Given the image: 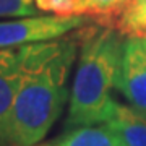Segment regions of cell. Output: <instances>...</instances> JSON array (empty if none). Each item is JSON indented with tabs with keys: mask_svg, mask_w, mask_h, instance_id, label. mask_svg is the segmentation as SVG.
<instances>
[{
	"mask_svg": "<svg viewBox=\"0 0 146 146\" xmlns=\"http://www.w3.org/2000/svg\"><path fill=\"white\" fill-rule=\"evenodd\" d=\"M81 29L26 46L25 75L13 109V146H36L63 114L70 99L68 80L78 58Z\"/></svg>",
	"mask_w": 146,
	"mask_h": 146,
	"instance_id": "1",
	"label": "cell"
},
{
	"mask_svg": "<svg viewBox=\"0 0 146 146\" xmlns=\"http://www.w3.org/2000/svg\"><path fill=\"white\" fill-rule=\"evenodd\" d=\"M106 125L122 146H146V117L128 104L117 101Z\"/></svg>",
	"mask_w": 146,
	"mask_h": 146,
	"instance_id": "6",
	"label": "cell"
},
{
	"mask_svg": "<svg viewBox=\"0 0 146 146\" xmlns=\"http://www.w3.org/2000/svg\"><path fill=\"white\" fill-rule=\"evenodd\" d=\"M114 28L125 37H146V0H131Z\"/></svg>",
	"mask_w": 146,
	"mask_h": 146,
	"instance_id": "9",
	"label": "cell"
},
{
	"mask_svg": "<svg viewBox=\"0 0 146 146\" xmlns=\"http://www.w3.org/2000/svg\"><path fill=\"white\" fill-rule=\"evenodd\" d=\"M131 0H76V15L89 16L99 25L114 26Z\"/></svg>",
	"mask_w": 146,
	"mask_h": 146,
	"instance_id": "8",
	"label": "cell"
},
{
	"mask_svg": "<svg viewBox=\"0 0 146 146\" xmlns=\"http://www.w3.org/2000/svg\"><path fill=\"white\" fill-rule=\"evenodd\" d=\"M46 146H122V143L114 131L102 123L72 128L68 133Z\"/></svg>",
	"mask_w": 146,
	"mask_h": 146,
	"instance_id": "7",
	"label": "cell"
},
{
	"mask_svg": "<svg viewBox=\"0 0 146 146\" xmlns=\"http://www.w3.org/2000/svg\"><path fill=\"white\" fill-rule=\"evenodd\" d=\"M125 36L114 26L89 25L81 29L75 76L65 125L68 130L102 125L117 101L112 96Z\"/></svg>",
	"mask_w": 146,
	"mask_h": 146,
	"instance_id": "2",
	"label": "cell"
},
{
	"mask_svg": "<svg viewBox=\"0 0 146 146\" xmlns=\"http://www.w3.org/2000/svg\"><path fill=\"white\" fill-rule=\"evenodd\" d=\"M41 15L34 0H0V20Z\"/></svg>",
	"mask_w": 146,
	"mask_h": 146,
	"instance_id": "10",
	"label": "cell"
},
{
	"mask_svg": "<svg viewBox=\"0 0 146 146\" xmlns=\"http://www.w3.org/2000/svg\"><path fill=\"white\" fill-rule=\"evenodd\" d=\"M115 91L146 117V37H125Z\"/></svg>",
	"mask_w": 146,
	"mask_h": 146,
	"instance_id": "4",
	"label": "cell"
},
{
	"mask_svg": "<svg viewBox=\"0 0 146 146\" xmlns=\"http://www.w3.org/2000/svg\"><path fill=\"white\" fill-rule=\"evenodd\" d=\"M25 62L26 46L0 49V146H13V109L25 75Z\"/></svg>",
	"mask_w": 146,
	"mask_h": 146,
	"instance_id": "5",
	"label": "cell"
},
{
	"mask_svg": "<svg viewBox=\"0 0 146 146\" xmlns=\"http://www.w3.org/2000/svg\"><path fill=\"white\" fill-rule=\"evenodd\" d=\"M93 21L89 16H57L46 13L26 18L0 20V49L60 39L73 31L89 26Z\"/></svg>",
	"mask_w": 146,
	"mask_h": 146,
	"instance_id": "3",
	"label": "cell"
},
{
	"mask_svg": "<svg viewBox=\"0 0 146 146\" xmlns=\"http://www.w3.org/2000/svg\"><path fill=\"white\" fill-rule=\"evenodd\" d=\"M37 10L46 15L80 16L76 15V0H34Z\"/></svg>",
	"mask_w": 146,
	"mask_h": 146,
	"instance_id": "11",
	"label": "cell"
}]
</instances>
